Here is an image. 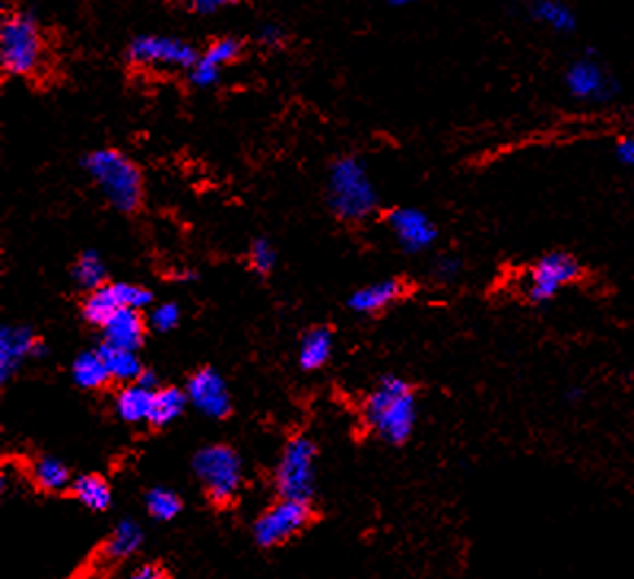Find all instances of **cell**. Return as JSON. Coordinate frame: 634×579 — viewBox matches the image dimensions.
<instances>
[{"label": "cell", "instance_id": "obj_1", "mask_svg": "<svg viewBox=\"0 0 634 579\" xmlns=\"http://www.w3.org/2000/svg\"><path fill=\"white\" fill-rule=\"evenodd\" d=\"M366 425L388 444L403 447L418 422V396L410 381L388 374L364 403Z\"/></svg>", "mask_w": 634, "mask_h": 579}, {"label": "cell", "instance_id": "obj_2", "mask_svg": "<svg viewBox=\"0 0 634 579\" xmlns=\"http://www.w3.org/2000/svg\"><path fill=\"white\" fill-rule=\"evenodd\" d=\"M326 204L331 212L346 223H361L379 210V190L359 158L344 155L331 164Z\"/></svg>", "mask_w": 634, "mask_h": 579}, {"label": "cell", "instance_id": "obj_3", "mask_svg": "<svg viewBox=\"0 0 634 579\" xmlns=\"http://www.w3.org/2000/svg\"><path fill=\"white\" fill-rule=\"evenodd\" d=\"M83 171L96 184L105 201L118 212H136L145 197V182L138 164L118 149H94L81 160Z\"/></svg>", "mask_w": 634, "mask_h": 579}, {"label": "cell", "instance_id": "obj_4", "mask_svg": "<svg viewBox=\"0 0 634 579\" xmlns=\"http://www.w3.org/2000/svg\"><path fill=\"white\" fill-rule=\"evenodd\" d=\"M46 66V39L37 18L9 11L0 24V68L13 79H33Z\"/></svg>", "mask_w": 634, "mask_h": 579}, {"label": "cell", "instance_id": "obj_5", "mask_svg": "<svg viewBox=\"0 0 634 579\" xmlns=\"http://www.w3.org/2000/svg\"><path fill=\"white\" fill-rule=\"evenodd\" d=\"M193 473L206 490V497L217 506H230L243 482V464L234 449L226 444H208L193 455Z\"/></svg>", "mask_w": 634, "mask_h": 579}, {"label": "cell", "instance_id": "obj_6", "mask_svg": "<svg viewBox=\"0 0 634 579\" xmlns=\"http://www.w3.org/2000/svg\"><path fill=\"white\" fill-rule=\"evenodd\" d=\"M315 442L307 436L291 438L280 455L276 466V490L280 499L311 503L315 495Z\"/></svg>", "mask_w": 634, "mask_h": 579}, {"label": "cell", "instance_id": "obj_7", "mask_svg": "<svg viewBox=\"0 0 634 579\" xmlns=\"http://www.w3.org/2000/svg\"><path fill=\"white\" fill-rule=\"evenodd\" d=\"M197 48L175 35L145 33L136 35L127 46V61L145 70H191L197 61Z\"/></svg>", "mask_w": 634, "mask_h": 579}, {"label": "cell", "instance_id": "obj_8", "mask_svg": "<svg viewBox=\"0 0 634 579\" xmlns=\"http://www.w3.org/2000/svg\"><path fill=\"white\" fill-rule=\"evenodd\" d=\"M583 276V265L567 252H550L541 256L523 278V293L534 304L554 300L563 289Z\"/></svg>", "mask_w": 634, "mask_h": 579}, {"label": "cell", "instance_id": "obj_9", "mask_svg": "<svg viewBox=\"0 0 634 579\" xmlns=\"http://www.w3.org/2000/svg\"><path fill=\"white\" fill-rule=\"evenodd\" d=\"M153 302V293L134 282H105L103 287L85 293L81 315L88 324L103 328V324L123 309L142 311Z\"/></svg>", "mask_w": 634, "mask_h": 579}, {"label": "cell", "instance_id": "obj_10", "mask_svg": "<svg viewBox=\"0 0 634 579\" xmlns=\"http://www.w3.org/2000/svg\"><path fill=\"white\" fill-rule=\"evenodd\" d=\"M311 519H313L311 503L280 499L256 519L252 534L258 547L272 549L298 536L311 523Z\"/></svg>", "mask_w": 634, "mask_h": 579}, {"label": "cell", "instance_id": "obj_11", "mask_svg": "<svg viewBox=\"0 0 634 579\" xmlns=\"http://www.w3.org/2000/svg\"><path fill=\"white\" fill-rule=\"evenodd\" d=\"M188 403L206 418L223 420L232 414V396L226 379L215 368L197 370L186 383Z\"/></svg>", "mask_w": 634, "mask_h": 579}, {"label": "cell", "instance_id": "obj_12", "mask_svg": "<svg viewBox=\"0 0 634 579\" xmlns=\"http://www.w3.org/2000/svg\"><path fill=\"white\" fill-rule=\"evenodd\" d=\"M388 228L407 254H423L438 241V228L418 208L401 206L388 212Z\"/></svg>", "mask_w": 634, "mask_h": 579}, {"label": "cell", "instance_id": "obj_13", "mask_svg": "<svg viewBox=\"0 0 634 579\" xmlns=\"http://www.w3.org/2000/svg\"><path fill=\"white\" fill-rule=\"evenodd\" d=\"M565 85L574 99L593 103L611 101L618 92V83L613 81V77L602 68L600 61L591 57H583L567 68Z\"/></svg>", "mask_w": 634, "mask_h": 579}, {"label": "cell", "instance_id": "obj_14", "mask_svg": "<svg viewBox=\"0 0 634 579\" xmlns=\"http://www.w3.org/2000/svg\"><path fill=\"white\" fill-rule=\"evenodd\" d=\"M46 346L26 326L0 328V383H7L26 359L44 357Z\"/></svg>", "mask_w": 634, "mask_h": 579}, {"label": "cell", "instance_id": "obj_15", "mask_svg": "<svg viewBox=\"0 0 634 579\" xmlns=\"http://www.w3.org/2000/svg\"><path fill=\"white\" fill-rule=\"evenodd\" d=\"M243 53V42L239 37H232V35H223V37H217L212 39L204 53L197 57L195 66L188 70V81L195 85V88H212L219 77H221V70L237 61Z\"/></svg>", "mask_w": 634, "mask_h": 579}, {"label": "cell", "instance_id": "obj_16", "mask_svg": "<svg viewBox=\"0 0 634 579\" xmlns=\"http://www.w3.org/2000/svg\"><path fill=\"white\" fill-rule=\"evenodd\" d=\"M405 293L407 285L401 278H385L353 291L348 298V309L359 315H377L405 298Z\"/></svg>", "mask_w": 634, "mask_h": 579}, {"label": "cell", "instance_id": "obj_17", "mask_svg": "<svg viewBox=\"0 0 634 579\" xmlns=\"http://www.w3.org/2000/svg\"><path fill=\"white\" fill-rule=\"evenodd\" d=\"M103 344L136 352L145 341V317L136 309H123L103 324Z\"/></svg>", "mask_w": 634, "mask_h": 579}, {"label": "cell", "instance_id": "obj_18", "mask_svg": "<svg viewBox=\"0 0 634 579\" xmlns=\"http://www.w3.org/2000/svg\"><path fill=\"white\" fill-rule=\"evenodd\" d=\"M153 390L142 387L140 383H129L123 385V390L116 394L114 409L116 416L123 422L138 425V422H149L151 416V405H153Z\"/></svg>", "mask_w": 634, "mask_h": 579}, {"label": "cell", "instance_id": "obj_19", "mask_svg": "<svg viewBox=\"0 0 634 579\" xmlns=\"http://www.w3.org/2000/svg\"><path fill=\"white\" fill-rule=\"evenodd\" d=\"M74 501H79L90 512H105L112 506V488L109 484L94 473H85L72 479L68 490Z\"/></svg>", "mask_w": 634, "mask_h": 579}, {"label": "cell", "instance_id": "obj_20", "mask_svg": "<svg viewBox=\"0 0 634 579\" xmlns=\"http://www.w3.org/2000/svg\"><path fill=\"white\" fill-rule=\"evenodd\" d=\"M333 355V333L326 326H318L311 328L309 333H304L302 341H300V350H298V363L302 370L313 372L324 368L331 361Z\"/></svg>", "mask_w": 634, "mask_h": 579}, {"label": "cell", "instance_id": "obj_21", "mask_svg": "<svg viewBox=\"0 0 634 579\" xmlns=\"http://www.w3.org/2000/svg\"><path fill=\"white\" fill-rule=\"evenodd\" d=\"M142 539H145L142 528L131 519H123L120 523H116V528L112 530V534L103 543L101 552L107 560H114V563L127 560L140 549Z\"/></svg>", "mask_w": 634, "mask_h": 579}, {"label": "cell", "instance_id": "obj_22", "mask_svg": "<svg viewBox=\"0 0 634 579\" xmlns=\"http://www.w3.org/2000/svg\"><path fill=\"white\" fill-rule=\"evenodd\" d=\"M70 374H72L74 385H79L81 390H90V392L101 390L112 381L105 359L99 350H88V352L77 355V359L72 361Z\"/></svg>", "mask_w": 634, "mask_h": 579}, {"label": "cell", "instance_id": "obj_23", "mask_svg": "<svg viewBox=\"0 0 634 579\" xmlns=\"http://www.w3.org/2000/svg\"><path fill=\"white\" fill-rule=\"evenodd\" d=\"M188 396L186 392H182L180 387H158L153 394V405H151V416H149V425L151 427H169L171 422H175L184 409H186Z\"/></svg>", "mask_w": 634, "mask_h": 579}, {"label": "cell", "instance_id": "obj_24", "mask_svg": "<svg viewBox=\"0 0 634 579\" xmlns=\"http://www.w3.org/2000/svg\"><path fill=\"white\" fill-rule=\"evenodd\" d=\"M31 479L44 493H64L70 490L74 477L70 475L68 466L61 460L44 455L37 458V462L31 466Z\"/></svg>", "mask_w": 634, "mask_h": 579}, {"label": "cell", "instance_id": "obj_25", "mask_svg": "<svg viewBox=\"0 0 634 579\" xmlns=\"http://www.w3.org/2000/svg\"><path fill=\"white\" fill-rule=\"evenodd\" d=\"M72 280L79 289H83L85 293L103 287L107 282V269L105 263L101 258V254L96 250H85L77 256L74 265H72Z\"/></svg>", "mask_w": 634, "mask_h": 579}, {"label": "cell", "instance_id": "obj_26", "mask_svg": "<svg viewBox=\"0 0 634 579\" xmlns=\"http://www.w3.org/2000/svg\"><path fill=\"white\" fill-rule=\"evenodd\" d=\"M99 352L105 359V366L109 370L112 381L129 385V383H136L140 379V374L145 372L138 355L131 350H120V348H112V346L103 344L99 348Z\"/></svg>", "mask_w": 634, "mask_h": 579}, {"label": "cell", "instance_id": "obj_27", "mask_svg": "<svg viewBox=\"0 0 634 579\" xmlns=\"http://www.w3.org/2000/svg\"><path fill=\"white\" fill-rule=\"evenodd\" d=\"M534 18L558 33H569L576 28V15L565 4V0H537Z\"/></svg>", "mask_w": 634, "mask_h": 579}, {"label": "cell", "instance_id": "obj_28", "mask_svg": "<svg viewBox=\"0 0 634 579\" xmlns=\"http://www.w3.org/2000/svg\"><path fill=\"white\" fill-rule=\"evenodd\" d=\"M145 508L153 521L169 523V521L180 517L182 499L177 497V493H173L169 488H151L145 495Z\"/></svg>", "mask_w": 634, "mask_h": 579}, {"label": "cell", "instance_id": "obj_29", "mask_svg": "<svg viewBox=\"0 0 634 579\" xmlns=\"http://www.w3.org/2000/svg\"><path fill=\"white\" fill-rule=\"evenodd\" d=\"M276 260H278V254H276V247L269 239H254L252 241L250 252H247V263L256 274H261V276L272 274L276 267Z\"/></svg>", "mask_w": 634, "mask_h": 579}, {"label": "cell", "instance_id": "obj_30", "mask_svg": "<svg viewBox=\"0 0 634 579\" xmlns=\"http://www.w3.org/2000/svg\"><path fill=\"white\" fill-rule=\"evenodd\" d=\"M182 320V311L175 302H162V304H155L149 313V326L155 331V333H171L173 328H177Z\"/></svg>", "mask_w": 634, "mask_h": 579}, {"label": "cell", "instance_id": "obj_31", "mask_svg": "<svg viewBox=\"0 0 634 579\" xmlns=\"http://www.w3.org/2000/svg\"><path fill=\"white\" fill-rule=\"evenodd\" d=\"M460 271H462V263H460V258H456V256H442V258L436 263V267H434V274H436V278H438L440 282H451V280H456V278L460 276Z\"/></svg>", "mask_w": 634, "mask_h": 579}, {"label": "cell", "instance_id": "obj_32", "mask_svg": "<svg viewBox=\"0 0 634 579\" xmlns=\"http://www.w3.org/2000/svg\"><path fill=\"white\" fill-rule=\"evenodd\" d=\"M258 44H263L265 48H278L285 44V31L276 24H263L256 33Z\"/></svg>", "mask_w": 634, "mask_h": 579}, {"label": "cell", "instance_id": "obj_33", "mask_svg": "<svg viewBox=\"0 0 634 579\" xmlns=\"http://www.w3.org/2000/svg\"><path fill=\"white\" fill-rule=\"evenodd\" d=\"M237 0H184V4L193 11V13H199V15H210V13H217L230 4H234Z\"/></svg>", "mask_w": 634, "mask_h": 579}, {"label": "cell", "instance_id": "obj_34", "mask_svg": "<svg viewBox=\"0 0 634 579\" xmlns=\"http://www.w3.org/2000/svg\"><path fill=\"white\" fill-rule=\"evenodd\" d=\"M125 579H169V576L160 565H142L134 569Z\"/></svg>", "mask_w": 634, "mask_h": 579}, {"label": "cell", "instance_id": "obj_35", "mask_svg": "<svg viewBox=\"0 0 634 579\" xmlns=\"http://www.w3.org/2000/svg\"><path fill=\"white\" fill-rule=\"evenodd\" d=\"M618 158L629 164V166H634V136H626L618 142V149H615Z\"/></svg>", "mask_w": 634, "mask_h": 579}, {"label": "cell", "instance_id": "obj_36", "mask_svg": "<svg viewBox=\"0 0 634 579\" xmlns=\"http://www.w3.org/2000/svg\"><path fill=\"white\" fill-rule=\"evenodd\" d=\"M136 383H140V385L147 387V390H153V392L160 387V385H158V377H155L153 372H149V370H145Z\"/></svg>", "mask_w": 634, "mask_h": 579}, {"label": "cell", "instance_id": "obj_37", "mask_svg": "<svg viewBox=\"0 0 634 579\" xmlns=\"http://www.w3.org/2000/svg\"><path fill=\"white\" fill-rule=\"evenodd\" d=\"M383 2H388V4H392V7H407V4H412V2H416V0H383Z\"/></svg>", "mask_w": 634, "mask_h": 579}]
</instances>
